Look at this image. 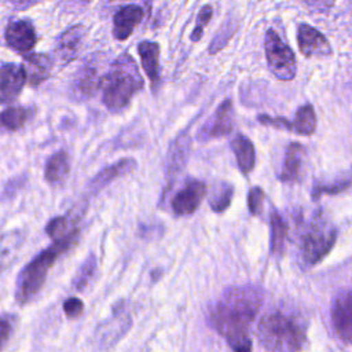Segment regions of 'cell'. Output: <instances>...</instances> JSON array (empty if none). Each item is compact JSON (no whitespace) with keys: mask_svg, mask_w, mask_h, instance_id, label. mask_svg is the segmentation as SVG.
<instances>
[{"mask_svg":"<svg viewBox=\"0 0 352 352\" xmlns=\"http://www.w3.org/2000/svg\"><path fill=\"white\" fill-rule=\"evenodd\" d=\"M212 18V7L209 4L204 6L199 12H198V16H197V23H195V28L191 33V40L192 41H198L201 37H202V32H204V28L206 26V23L210 21Z\"/></svg>","mask_w":352,"mask_h":352,"instance_id":"cell-31","label":"cell"},{"mask_svg":"<svg viewBox=\"0 0 352 352\" xmlns=\"http://www.w3.org/2000/svg\"><path fill=\"white\" fill-rule=\"evenodd\" d=\"M136 168V161L133 158H122L117 162H114L113 165L102 169L91 182H89V191L92 194L99 192L103 187H106L110 182H113L114 179L124 176L126 173L133 172V169Z\"/></svg>","mask_w":352,"mask_h":352,"instance_id":"cell-16","label":"cell"},{"mask_svg":"<svg viewBox=\"0 0 352 352\" xmlns=\"http://www.w3.org/2000/svg\"><path fill=\"white\" fill-rule=\"evenodd\" d=\"M232 197H234V187H232V184L223 182L214 190V192H213V195H212V198L209 201V205H210L213 212L221 213V212H224L230 206V204L232 201Z\"/></svg>","mask_w":352,"mask_h":352,"instance_id":"cell-25","label":"cell"},{"mask_svg":"<svg viewBox=\"0 0 352 352\" xmlns=\"http://www.w3.org/2000/svg\"><path fill=\"white\" fill-rule=\"evenodd\" d=\"M337 239L336 228L320 214L314 216L301 235V257L308 265L319 263Z\"/></svg>","mask_w":352,"mask_h":352,"instance_id":"cell-5","label":"cell"},{"mask_svg":"<svg viewBox=\"0 0 352 352\" xmlns=\"http://www.w3.org/2000/svg\"><path fill=\"white\" fill-rule=\"evenodd\" d=\"M331 322L337 336L352 342V290L341 292L331 305Z\"/></svg>","mask_w":352,"mask_h":352,"instance_id":"cell-8","label":"cell"},{"mask_svg":"<svg viewBox=\"0 0 352 352\" xmlns=\"http://www.w3.org/2000/svg\"><path fill=\"white\" fill-rule=\"evenodd\" d=\"M258 122L263 125H270L278 129H287V131H293V122H290L289 120L283 118V117H270L265 114H260L257 117Z\"/></svg>","mask_w":352,"mask_h":352,"instance_id":"cell-34","label":"cell"},{"mask_svg":"<svg viewBox=\"0 0 352 352\" xmlns=\"http://www.w3.org/2000/svg\"><path fill=\"white\" fill-rule=\"evenodd\" d=\"M352 182V173L351 175H345L341 179H338L337 182L331 183V184H319L314 188L312 191V198H318L320 194H337L341 192L342 190H345Z\"/></svg>","mask_w":352,"mask_h":352,"instance_id":"cell-29","label":"cell"},{"mask_svg":"<svg viewBox=\"0 0 352 352\" xmlns=\"http://www.w3.org/2000/svg\"><path fill=\"white\" fill-rule=\"evenodd\" d=\"M263 201H264V191L260 187H252L248 195V208L252 214L254 216L260 214Z\"/></svg>","mask_w":352,"mask_h":352,"instance_id":"cell-32","label":"cell"},{"mask_svg":"<svg viewBox=\"0 0 352 352\" xmlns=\"http://www.w3.org/2000/svg\"><path fill=\"white\" fill-rule=\"evenodd\" d=\"M96 84V69L94 66L85 65L76 80V91L78 95L89 96L92 95Z\"/></svg>","mask_w":352,"mask_h":352,"instance_id":"cell-27","label":"cell"},{"mask_svg":"<svg viewBox=\"0 0 352 352\" xmlns=\"http://www.w3.org/2000/svg\"><path fill=\"white\" fill-rule=\"evenodd\" d=\"M301 1L315 11H326L334 4L336 0H301Z\"/></svg>","mask_w":352,"mask_h":352,"instance_id":"cell-35","label":"cell"},{"mask_svg":"<svg viewBox=\"0 0 352 352\" xmlns=\"http://www.w3.org/2000/svg\"><path fill=\"white\" fill-rule=\"evenodd\" d=\"M234 128V110L232 102L226 99L216 110L213 117L199 131L201 140H209L228 135Z\"/></svg>","mask_w":352,"mask_h":352,"instance_id":"cell-9","label":"cell"},{"mask_svg":"<svg viewBox=\"0 0 352 352\" xmlns=\"http://www.w3.org/2000/svg\"><path fill=\"white\" fill-rule=\"evenodd\" d=\"M84 36H85V28L81 25H76L66 29L58 38V44H56L58 58L65 63L73 60L82 44Z\"/></svg>","mask_w":352,"mask_h":352,"instance_id":"cell-15","label":"cell"},{"mask_svg":"<svg viewBox=\"0 0 352 352\" xmlns=\"http://www.w3.org/2000/svg\"><path fill=\"white\" fill-rule=\"evenodd\" d=\"M264 48L271 73L283 81L293 80L297 72L294 52L274 29L267 30Z\"/></svg>","mask_w":352,"mask_h":352,"instance_id":"cell-6","label":"cell"},{"mask_svg":"<svg viewBox=\"0 0 352 352\" xmlns=\"http://www.w3.org/2000/svg\"><path fill=\"white\" fill-rule=\"evenodd\" d=\"M302 157H304V147L300 143L293 142L287 146L283 168L279 175V179L283 183H293L298 179Z\"/></svg>","mask_w":352,"mask_h":352,"instance_id":"cell-19","label":"cell"},{"mask_svg":"<svg viewBox=\"0 0 352 352\" xmlns=\"http://www.w3.org/2000/svg\"><path fill=\"white\" fill-rule=\"evenodd\" d=\"M36 32L29 21L19 19L10 22L6 29V41L8 47L19 54L29 52L36 44Z\"/></svg>","mask_w":352,"mask_h":352,"instance_id":"cell-11","label":"cell"},{"mask_svg":"<svg viewBox=\"0 0 352 352\" xmlns=\"http://www.w3.org/2000/svg\"><path fill=\"white\" fill-rule=\"evenodd\" d=\"M45 232L54 238L55 241L56 239H60L63 236H66L70 231H67V219L65 216H59V217H55L52 219L47 227H45Z\"/></svg>","mask_w":352,"mask_h":352,"instance_id":"cell-30","label":"cell"},{"mask_svg":"<svg viewBox=\"0 0 352 352\" xmlns=\"http://www.w3.org/2000/svg\"><path fill=\"white\" fill-rule=\"evenodd\" d=\"M84 311V304L80 298L77 297H69L65 300L63 302V312L67 318L70 319H74V318H78Z\"/></svg>","mask_w":352,"mask_h":352,"instance_id":"cell-33","label":"cell"},{"mask_svg":"<svg viewBox=\"0 0 352 352\" xmlns=\"http://www.w3.org/2000/svg\"><path fill=\"white\" fill-rule=\"evenodd\" d=\"M206 194V184L197 179H188L172 198L175 216H187L197 210Z\"/></svg>","mask_w":352,"mask_h":352,"instance_id":"cell-7","label":"cell"},{"mask_svg":"<svg viewBox=\"0 0 352 352\" xmlns=\"http://www.w3.org/2000/svg\"><path fill=\"white\" fill-rule=\"evenodd\" d=\"M263 300L264 293L256 285L232 286L226 289L216 305L210 308V326L224 337L234 352H252L249 327Z\"/></svg>","mask_w":352,"mask_h":352,"instance_id":"cell-1","label":"cell"},{"mask_svg":"<svg viewBox=\"0 0 352 352\" xmlns=\"http://www.w3.org/2000/svg\"><path fill=\"white\" fill-rule=\"evenodd\" d=\"M34 0H10V3L15 7V8H26L29 7Z\"/></svg>","mask_w":352,"mask_h":352,"instance_id":"cell-37","label":"cell"},{"mask_svg":"<svg viewBox=\"0 0 352 352\" xmlns=\"http://www.w3.org/2000/svg\"><path fill=\"white\" fill-rule=\"evenodd\" d=\"M316 129V116L315 110L311 104L301 106L294 117L293 121V132L298 135H312Z\"/></svg>","mask_w":352,"mask_h":352,"instance_id":"cell-23","label":"cell"},{"mask_svg":"<svg viewBox=\"0 0 352 352\" xmlns=\"http://www.w3.org/2000/svg\"><path fill=\"white\" fill-rule=\"evenodd\" d=\"M102 100L109 110H122L132 96L143 88V80L135 60L124 54L117 58L100 80Z\"/></svg>","mask_w":352,"mask_h":352,"instance_id":"cell-3","label":"cell"},{"mask_svg":"<svg viewBox=\"0 0 352 352\" xmlns=\"http://www.w3.org/2000/svg\"><path fill=\"white\" fill-rule=\"evenodd\" d=\"M98 267V261H96V256L94 253H91L89 256H87V258L84 260V263L80 265L76 276L73 278V287L78 292L84 290L85 286L89 283V280L92 279V276L95 275Z\"/></svg>","mask_w":352,"mask_h":352,"instance_id":"cell-24","label":"cell"},{"mask_svg":"<svg viewBox=\"0 0 352 352\" xmlns=\"http://www.w3.org/2000/svg\"><path fill=\"white\" fill-rule=\"evenodd\" d=\"M256 334L268 352H300L305 342L304 327L282 312L264 315L257 324Z\"/></svg>","mask_w":352,"mask_h":352,"instance_id":"cell-4","label":"cell"},{"mask_svg":"<svg viewBox=\"0 0 352 352\" xmlns=\"http://www.w3.org/2000/svg\"><path fill=\"white\" fill-rule=\"evenodd\" d=\"M29 111L22 106H11L1 113V122L10 131H16L25 125Z\"/></svg>","mask_w":352,"mask_h":352,"instance_id":"cell-26","label":"cell"},{"mask_svg":"<svg viewBox=\"0 0 352 352\" xmlns=\"http://www.w3.org/2000/svg\"><path fill=\"white\" fill-rule=\"evenodd\" d=\"M25 69L28 73L29 84L36 87L48 78L52 69V62L47 55L29 54L25 55Z\"/></svg>","mask_w":352,"mask_h":352,"instance_id":"cell-18","label":"cell"},{"mask_svg":"<svg viewBox=\"0 0 352 352\" xmlns=\"http://www.w3.org/2000/svg\"><path fill=\"white\" fill-rule=\"evenodd\" d=\"M28 78L25 66H18L15 63H3L1 66V102L8 103L15 100Z\"/></svg>","mask_w":352,"mask_h":352,"instance_id":"cell-13","label":"cell"},{"mask_svg":"<svg viewBox=\"0 0 352 352\" xmlns=\"http://www.w3.org/2000/svg\"><path fill=\"white\" fill-rule=\"evenodd\" d=\"M190 148H191V139L187 131L182 132L170 144L168 151V158H166V180L169 184L173 183V179L177 177V175L186 166Z\"/></svg>","mask_w":352,"mask_h":352,"instance_id":"cell-12","label":"cell"},{"mask_svg":"<svg viewBox=\"0 0 352 352\" xmlns=\"http://www.w3.org/2000/svg\"><path fill=\"white\" fill-rule=\"evenodd\" d=\"M10 331H11V320H7V318L3 316V320H1V341H3V345L6 344V340L8 338Z\"/></svg>","mask_w":352,"mask_h":352,"instance_id":"cell-36","label":"cell"},{"mask_svg":"<svg viewBox=\"0 0 352 352\" xmlns=\"http://www.w3.org/2000/svg\"><path fill=\"white\" fill-rule=\"evenodd\" d=\"M143 18V8L135 4L121 7L113 18V34L117 40H126Z\"/></svg>","mask_w":352,"mask_h":352,"instance_id":"cell-14","label":"cell"},{"mask_svg":"<svg viewBox=\"0 0 352 352\" xmlns=\"http://www.w3.org/2000/svg\"><path fill=\"white\" fill-rule=\"evenodd\" d=\"M270 224H271V252L272 254H282L286 236H287V226L279 212L276 209L271 210L270 216Z\"/></svg>","mask_w":352,"mask_h":352,"instance_id":"cell-22","label":"cell"},{"mask_svg":"<svg viewBox=\"0 0 352 352\" xmlns=\"http://www.w3.org/2000/svg\"><path fill=\"white\" fill-rule=\"evenodd\" d=\"M235 30H236V22L232 18H231V21L227 19L223 23V26L219 29L217 34L213 37V40L210 43L209 52L210 54H216L217 51H220L228 43V40L234 36Z\"/></svg>","mask_w":352,"mask_h":352,"instance_id":"cell-28","label":"cell"},{"mask_svg":"<svg viewBox=\"0 0 352 352\" xmlns=\"http://www.w3.org/2000/svg\"><path fill=\"white\" fill-rule=\"evenodd\" d=\"M142 66L146 76L150 78L153 89L160 82V45L155 41H142L138 45Z\"/></svg>","mask_w":352,"mask_h":352,"instance_id":"cell-17","label":"cell"},{"mask_svg":"<svg viewBox=\"0 0 352 352\" xmlns=\"http://www.w3.org/2000/svg\"><path fill=\"white\" fill-rule=\"evenodd\" d=\"M70 160L66 151H58L52 154L44 169V177L50 184H60L69 175Z\"/></svg>","mask_w":352,"mask_h":352,"instance_id":"cell-20","label":"cell"},{"mask_svg":"<svg viewBox=\"0 0 352 352\" xmlns=\"http://www.w3.org/2000/svg\"><path fill=\"white\" fill-rule=\"evenodd\" d=\"M78 234L80 231L77 228L70 230L66 236L56 239L22 268L15 283V300L18 304L23 305L29 302L41 290L50 268L55 264L59 256L76 243Z\"/></svg>","mask_w":352,"mask_h":352,"instance_id":"cell-2","label":"cell"},{"mask_svg":"<svg viewBox=\"0 0 352 352\" xmlns=\"http://www.w3.org/2000/svg\"><path fill=\"white\" fill-rule=\"evenodd\" d=\"M232 150L239 169L243 173H249L256 164V151L250 139L242 133L236 135L232 140Z\"/></svg>","mask_w":352,"mask_h":352,"instance_id":"cell-21","label":"cell"},{"mask_svg":"<svg viewBox=\"0 0 352 352\" xmlns=\"http://www.w3.org/2000/svg\"><path fill=\"white\" fill-rule=\"evenodd\" d=\"M297 43L300 52L305 58L312 56H327L331 54L327 38L315 28L301 23L297 30Z\"/></svg>","mask_w":352,"mask_h":352,"instance_id":"cell-10","label":"cell"}]
</instances>
